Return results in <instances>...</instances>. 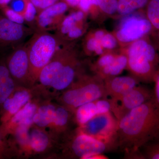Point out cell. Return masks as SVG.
Returning a JSON list of instances; mask_svg holds the SVG:
<instances>
[{"label": "cell", "mask_w": 159, "mask_h": 159, "mask_svg": "<svg viewBox=\"0 0 159 159\" xmlns=\"http://www.w3.org/2000/svg\"><path fill=\"white\" fill-rule=\"evenodd\" d=\"M159 136V107L152 99L118 121L117 148L127 159H143L140 149Z\"/></svg>", "instance_id": "1"}, {"label": "cell", "mask_w": 159, "mask_h": 159, "mask_svg": "<svg viewBox=\"0 0 159 159\" xmlns=\"http://www.w3.org/2000/svg\"><path fill=\"white\" fill-rule=\"evenodd\" d=\"M120 52L127 58L126 70L140 82L150 83L159 67V53L149 35L134 42Z\"/></svg>", "instance_id": "2"}, {"label": "cell", "mask_w": 159, "mask_h": 159, "mask_svg": "<svg viewBox=\"0 0 159 159\" xmlns=\"http://www.w3.org/2000/svg\"><path fill=\"white\" fill-rule=\"evenodd\" d=\"M107 98L104 80L97 74L81 73L69 87L56 97L57 102L74 113L80 106Z\"/></svg>", "instance_id": "3"}, {"label": "cell", "mask_w": 159, "mask_h": 159, "mask_svg": "<svg viewBox=\"0 0 159 159\" xmlns=\"http://www.w3.org/2000/svg\"><path fill=\"white\" fill-rule=\"evenodd\" d=\"M61 44H65L57 34L48 31H34L27 46L31 87L36 84L43 69L50 61Z\"/></svg>", "instance_id": "4"}, {"label": "cell", "mask_w": 159, "mask_h": 159, "mask_svg": "<svg viewBox=\"0 0 159 159\" xmlns=\"http://www.w3.org/2000/svg\"><path fill=\"white\" fill-rule=\"evenodd\" d=\"M66 156L70 158L86 159L95 154H104L117 148L115 144L103 142L84 133L77 128L66 135Z\"/></svg>", "instance_id": "5"}, {"label": "cell", "mask_w": 159, "mask_h": 159, "mask_svg": "<svg viewBox=\"0 0 159 159\" xmlns=\"http://www.w3.org/2000/svg\"><path fill=\"white\" fill-rule=\"evenodd\" d=\"M142 10L122 16L116 28L112 32L116 38L120 48L152 33L150 23L145 14L143 15L144 12H141Z\"/></svg>", "instance_id": "6"}, {"label": "cell", "mask_w": 159, "mask_h": 159, "mask_svg": "<svg viewBox=\"0 0 159 159\" xmlns=\"http://www.w3.org/2000/svg\"><path fill=\"white\" fill-rule=\"evenodd\" d=\"M73 42L64 44L57 49L50 61L43 69L36 84L33 87L36 94L48 97V93L54 79L74 54L77 53Z\"/></svg>", "instance_id": "7"}, {"label": "cell", "mask_w": 159, "mask_h": 159, "mask_svg": "<svg viewBox=\"0 0 159 159\" xmlns=\"http://www.w3.org/2000/svg\"><path fill=\"white\" fill-rule=\"evenodd\" d=\"M117 127L118 120L111 112L108 111L96 115L77 128L95 139L114 143L117 147Z\"/></svg>", "instance_id": "8"}, {"label": "cell", "mask_w": 159, "mask_h": 159, "mask_svg": "<svg viewBox=\"0 0 159 159\" xmlns=\"http://www.w3.org/2000/svg\"><path fill=\"white\" fill-rule=\"evenodd\" d=\"M5 61L11 77L17 85L32 88L26 45L17 46L5 59Z\"/></svg>", "instance_id": "9"}, {"label": "cell", "mask_w": 159, "mask_h": 159, "mask_svg": "<svg viewBox=\"0 0 159 159\" xmlns=\"http://www.w3.org/2000/svg\"><path fill=\"white\" fill-rule=\"evenodd\" d=\"M34 32L31 27L14 22L2 14H0V49L19 46Z\"/></svg>", "instance_id": "10"}, {"label": "cell", "mask_w": 159, "mask_h": 159, "mask_svg": "<svg viewBox=\"0 0 159 159\" xmlns=\"http://www.w3.org/2000/svg\"><path fill=\"white\" fill-rule=\"evenodd\" d=\"M153 90L147 87H135L116 103L111 112L118 121L131 111L152 99Z\"/></svg>", "instance_id": "11"}, {"label": "cell", "mask_w": 159, "mask_h": 159, "mask_svg": "<svg viewBox=\"0 0 159 159\" xmlns=\"http://www.w3.org/2000/svg\"><path fill=\"white\" fill-rule=\"evenodd\" d=\"M36 94L33 88L17 85L4 102L0 109L1 124L9 121L11 117L34 98Z\"/></svg>", "instance_id": "12"}, {"label": "cell", "mask_w": 159, "mask_h": 159, "mask_svg": "<svg viewBox=\"0 0 159 159\" xmlns=\"http://www.w3.org/2000/svg\"><path fill=\"white\" fill-rule=\"evenodd\" d=\"M70 6L60 1L37 14L34 26V31H49L56 30L66 16Z\"/></svg>", "instance_id": "13"}, {"label": "cell", "mask_w": 159, "mask_h": 159, "mask_svg": "<svg viewBox=\"0 0 159 159\" xmlns=\"http://www.w3.org/2000/svg\"><path fill=\"white\" fill-rule=\"evenodd\" d=\"M81 64L77 52L69 60L57 74L48 93L50 95L57 97L74 82L77 76L82 73Z\"/></svg>", "instance_id": "14"}, {"label": "cell", "mask_w": 159, "mask_h": 159, "mask_svg": "<svg viewBox=\"0 0 159 159\" xmlns=\"http://www.w3.org/2000/svg\"><path fill=\"white\" fill-rule=\"evenodd\" d=\"M40 101L39 99H31L9 121L0 125V131L4 138L11 135L15 130L20 126H29L33 125V117L37 110Z\"/></svg>", "instance_id": "15"}, {"label": "cell", "mask_w": 159, "mask_h": 159, "mask_svg": "<svg viewBox=\"0 0 159 159\" xmlns=\"http://www.w3.org/2000/svg\"><path fill=\"white\" fill-rule=\"evenodd\" d=\"M107 97H110L114 107L120 99L140 81L133 76H116L104 80Z\"/></svg>", "instance_id": "16"}, {"label": "cell", "mask_w": 159, "mask_h": 159, "mask_svg": "<svg viewBox=\"0 0 159 159\" xmlns=\"http://www.w3.org/2000/svg\"><path fill=\"white\" fill-rule=\"evenodd\" d=\"M110 99L101 98L80 106L74 111V119L78 126L83 125L98 114L111 112Z\"/></svg>", "instance_id": "17"}, {"label": "cell", "mask_w": 159, "mask_h": 159, "mask_svg": "<svg viewBox=\"0 0 159 159\" xmlns=\"http://www.w3.org/2000/svg\"><path fill=\"white\" fill-rule=\"evenodd\" d=\"M74 113L64 106L57 105L53 121L50 125L48 132L54 140L61 135L66 134Z\"/></svg>", "instance_id": "18"}, {"label": "cell", "mask_w": 159, "mask_h": 159, "mask_svg": "<svg viewBox=\"0 0 159 159\" xmlns=\"http://www.w3.org/2000/svg\"><path fill=\"white\" fill-rule=\"evenodd\" d=\"M29 134L32 153H44L52 146L54 139L45 129L33 125L30 127Z\"/></svg>", "instance_id": "19"}, {"label": "cell", "mask_w": 159, "mask_h": 159, "mask_svg": "<svg viewBox=\"0 0 159 159\" xmlns=\"http://www.w3.org/2000/svg\"><path fill=\"white\" fill-rule=\"evenodd\" d=\"M56 107L57 105L49 99L40 101L33 117V125L43 129L48 128L53 121Z\"/></svg>", "instance_id": "20"}, {"label": "cell", "mask_w": 159, "mask_h": 159, "mask_svg": "<svg viewBox=\"0 0 159 159\" xmlns=\"http://www.w3.org/2000/svg\"><path fill=\"white\" fill-rule=\"evenodd\" d=\"M30 127L20 126L11 135L10 139L17 152V157H29L32 154L30 145Z\"/></svg>", "instance_id": "21"}, {"label": "cell", "mask_w": 159, "mask_h": 159, "mask_svg": "<svg viewBox=\"0 0 159 159\" xmlns=\"http://www.w3.org/2000/svg\"><path fill=\"white\" fill-rule=\"evenodd\" d=\"M88 15L78 9H75L68 15H66L56 30V34L64 43V38L69 31L79 24L87 22ZM66 44V43H65Z\"/></svg>", "instance_id": "22"}, {"label": "cell", "mask_w": 159, "mask_h": 159, "mask_svg": "<svg viewBox=\"0 0 159 159\" xmlns=\"http://www.w3.org/2000/svg\"><path fill=\"white\" fill-rule=\"evenodd\" d=\"M17 86L9 73L5 59H0V109Z\"/></svg>", "instance_id": "23"}, {"label": "cell", "mask_w": 159, "mask_h": 159, "mask_svg": "<svg viewBox=\"0 0 159 159\" xmlns=\"http://www.w3.org/2000/svg\"><path fill=\"white\" fill-rule=\"evenodd\" d=\"M127 66V58L126 55L122 52L118 53L116 57L110 64L97 72V75L104 80L107 78L119 76Z\"/></svg>", "instance_id": "24"}, {"label": "cell", "mask_w": 159, "mask_h": 159, "mask_svg": "<svg viewBox=\"0 0 159 159\" xmlns=\"http://www.w3.org/2000/svg\"><path fill=\"white\" fill-rule=\"evenodd\" d=\"M83 49L84 54L89 56H99L106 52L101 43L94 36L93 30L89 31L83 41Z\"/></svg>", "instance_id": "25"}, {"label": "cell", "mask_w": 159, "mask_h": 159, "mask_svg": "<svg viewBox=\"0 0 159 159\" xmlns=\"http://www.w3.org/2000/svg\"><path fill=\"white\" fill-rule=\"evenodd\" d=\"M117 16H124L138 10L145 9L148 0H117Z\"/></svg>", "instance_id": "26"}, {"label": "cell", "mask_w": 159, "mask_h": 159, "mask_svg": "<svg viewBox=\"0 0 159 159\" xmlns=\"http://www.w3.org/2000/svg\"><path fill=\"white\" fill-rule=\"evenodd\" d=\"M76 9L81 10L95 21L99 22L104 18L97 0H80Z\"/></svg>", "instance_id": "27"}, {"label": "cell", "mask_w": 159, "mask_h": 159, "mask_svg": "<svg viewBox=\"0 0 159 159\" xmlns=\"http://www.w3.org/2000/svg\"><path fill=\"white\" fill-rule=\"evenodd\" d=\"M144 10L152 32L159 30V0H148Z\"/></svg>", "instance_id": "28"}, {"label": "cell", "mask_w": 159, "mask_h": 159, "mask_svg": "<svg viewBox=\"0 0 159 159\" xmlns=\"http://www.w3.org/2000/svg\"><path fill=\"white\" fill-rule=\"evenodd\" d=\"M118 53L115 51H106L99 55L97 60L91 66V70L94 74L110 64L114 61Z\"/></svg>", "instance_id": "29"}, {"label": "cell", "mask_w": 159, "mask_h": 159, "mask_svg": "<svg viewBox=\"0 0 159 159\" xmlns=\"http://www.w3.org/2000/svg\"><path fill=\"white\" fill-rule=\"evenodd\" d=\"M99 9L104 18L117 16V0H97Z\"/></svg>", "instance_id": "30"}, {"label": "cell", "mask_w": 159, "mask_h": 159, "mask_svg": "<svg viewBox=\"0 0 159 159\" xmlns=\"http://www.w3.org/2000/svg\"><path fill=\"white\" fill-rule=\"evenodd\" d=\"M141 148L143 150L141 152L144 159H159V136L146 143Z\"/></svg>", "instance_id": "31"}, {"label": "cell", "mask_w": 159, "mask_h": 159, "mask_svg": "<svg viewBox=\"0 0 159 159\" xmlns=\"http://www.w3.org/2000/svg\"><path fill=\"white\" fill-rule=\"evenodd\" d=\"M17 157L14 145L10 139L4 138L0 131V159L11 158Z\"/></svg>", "instance_id": "32"}, {"label": "cell", "mask_w": 159, "mask_h": 159, "mask_svg": "<svg viewBox=\"0 0 159 159\" xmlns=\"http://www.w3.org/2000/svg\"><path fill=\"white\" fill-rule=\"evenodd\" d=\"M100 43L105 51H115L119 47L120 48L116 38L112 32L107 31L103 34Z\"/></svg>", "instance_id": "33"}, {"label": "cell", "mask_w": 159, "mask_h": 159, "mask_svg": "<svg viewBox=\"0 0 159 159\" xmlns=\"http://www.w3.org/2000/svg\"><path fill=\"white\" fill-rule=\"evenodd\" d=\"M37 13L36 9L30 0H27L25 8L23 13L25 22L27 23L29 27L34 30V24L37 16Z\"/></svg>", "instance_id": "34"}, {"label": "cell", "mask_w": 159, "mask_h": 159, "mask_svg": "<svg viewBox=\"0 0 159 159\" xmlns=\"http://www.w3.org/2000/svg\"><path fill=\"white\" fill-rule=\"evenodd\" d=\"M0 10L3 15L14 22L20 24H23L25 22L22 16L13 10L9 6L2 8Z\"/></svg>", "instance_id": "35"}, {"label": "cell", "mask_w": 159, "mask_h": 159, "mask_svg": "<svg viewBox=\"0 0 159 159\" xmlns=\"http://www.w3.org/2000/svg\"><path fill=\"white\" fill-rule=\"evenodd\" d=\"M36 9L37 14L60 0H30Z\"/></svg>", "instance_id": "36"}, {"label": "cell", "mask_w": 159, "mask_h": 159, "mask_svg": "<svg viewBox=\"0 0 159 159\" xmlns=\"http://www.w3.org/2000/svg\"><path fill=\"white\" fill-rule=\"evenodd\" d=\"M154 88L153 91V98L157 105L159 107V67L154 77Z\"/></svg>", "instance_id": "37"}, {"label": "cell", "mask_w": 159, "mask_h": 159, "mask_svg": "<svg viewBox=\"0 0 159 159\" xmlns=\"http://www.w3.org/2000/svg\"><path fill=\"white\" fill-rule=\"evenodd\" d=\"M152 36V41L153 42L154 44L156 46L158 51H159V30L153 31L151 33Z\"/></svg>", "instance_id": "38"}, {"label": "cell", "mask_w": 159, "mask_h": 159, "mask_svg": "<svg viewBox=\"0 0 159 159\" xmlns=\"http://www.w3.org/2000/svg\"><path fill=\"white\" fill-rule=\"evenodd\" d=\"M67 4L70 7L77 9L80 0H61Z\"/></svg>", "instance_id": "39"}, {"label": "cell", "mask_w": 159, "mask_h": 159, "mask_svg": "<svg viewBox=\"0 0 159 159\" xmlns=\"http://www.w3.org/2000/svg\"><path fill=\"white\" fill-rule=\"evenodd\" d=\"M108 159L107 157L104 155V154H95L90 156L86 159Z\"/></svg>", "instance_id": "40"}, {"label": "cell", "mask_w": 159, "mask_h": 159, "mask_svg": "<svg viewBox=\"0 0 159 159\" xmlns=\"http://www.w3.org/2000/svg\"><path fill=\"white\" fill-rule=\"evenodd\" d=\"M12 0H0V9L9 6Z\"/></svg>", "instance_id": "41"}, {"label": "cell", "mask_w": 159, "mask_h": 159, "mask_svg": "<svg viewBox=\"0 0 159 159\" xmlns=\"http://www.w3.org/2000/svg\"></svg>", "instance_id": "42"}]
</instances>
